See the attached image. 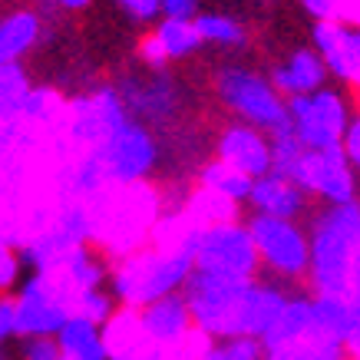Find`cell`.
Returning <instances> with one entry per match:
<instances>
[{
	"instance_id": "cell-1",
	"label": "cell",
	"mask_w": 360,
	"mask_h": 360,
	"mask_svg": "<svg viewBox=\"0 0 360 360\" xmlns=\"http://www.w3.org/2000/svg\"><path fill=\"white\" fill-rule=\"evenodd\" d=\"M307 241H311V268H307L311 295L347 297L354 262L360 255V198L347 205H321L311 212Z\"/></svg>"
},
{
	"instance_id": "cell-2",
	"label": "cell",
	"mask_w": 360,
	"mask_h": 360,
	"mask_svg": "<svg viewBox=\"0 0 360 360\" xmlns=\"http://www.w3.org/2000/svg\"><path fill=\"white\" fill-rule=\"evenodd\" d=\"M192 271L195 264H192L188 248L182 241H175L172 248L129 255L122 264H116L110 274V291L122 311H139L159 297L182 295Z\"/></svg>"
},
{
	"instance_id": "cell-3",
	"label": "cell",
	"mask_w": 360,
	"mask_h": 360,
	"mask_svg": "<svg viewBox=\"0 0 360 360\" xmlns=\"http://www.w3.org/2000/svg\"><path fill=\"white\" fill-rule=\"evenodd\" d=\"M179 241L188 248L195 271L219 274V278H235V281H255L258 271H262L251 231L238 219L195 225Z\"/></svg>"
},
{
	"instance_id": "cell-4",
	"label": "cell",
	"mask_w": 360,
	"mask_h": 360,
	"mask_svg": "<svg viewBox=\"0 0 360 360\" xmlns=\"http://www.w3.org/2000/svg\"><path fill=\"white\" fill-rule=\"evenodd\" d=\"M215 93L221 106L235 112L238 122H248L262 132H274L281 122H288V99L274 89L271 77H264L251 66L229 63L215 77Z\"/></svg>"
},
{
	"instance_id": "cell-5",
	"label": "cell",
	"mask_w": 360,
	"mask_h": 360,
	"mask_svg": "<svg viewBox=\"0 0 360 360\" xmlns=\"http://www.w3.org/2000/svg\"><path fill=\"white\" fill-rule=\"evenodd\" d=\"M245 225L258 251V264L271 274V281L307 284V268H311L307 225L291 219H268V215H251Z\"/></svg>"
},
{
	"instance_id": "cell-6",
	"label": "cell",
	"mask_w": 360,
	"mask_h": 360,
	"mask_svg": "<svg viewBox=\"0 0 360 360\" xmlns=\"http://www.w3.org/2000/svg\"><path fill=\"white\" fill-rule=\"evenodd\" d=\"M251 281H235V278H219V274L192 271L188 284L182 288L195 330L208 340H229L241 338L238 334V317L241 301Z\"/></svg>"
},
{
	"instance_id": "cell-7",
	"label": "cell",
	"mask_w": 360,
	"mask_h": 360,
	"mask_svg": "<svg viewBox=\"0 0 360 360\" xmlns=\"http://www.w3.org/2000/svg\"><path fill=\"white\" fill-rule=\"evenodd\" d=\"M350 116H354V106H350L347 93L330 86V83L324 89H317V93L288 99V126L295 129L301 146L311 149V153L340 146Z\"/></svg>"
},
{
	"instance_id": "cell-8",
	"label": "cell",
	"mask_w": 360,
	"mask_h": 360,
	"mask_svg": "<svg viewBox=\"0 0 360 360\" xmlns=\"http://www.w3.org/2000/svg\"><path fill=\"white\" fill-rule=\"evenodd\" d=\"M93 153L103 162V172L110 186H136L159 165V142L149 132V126L139 120H126L106 142H99Z\"/></svg>"
},
{
	"instance_id": "cell-9",
	"label": "cell",
	"mask_w": 360,
	"mask_h": 360,
	"mask_svg": "<svg viewBox=\"0 0 360 360\" xmlns=\"http://www.w3.org/2000/svg\"><path fill=\"white\" fill-rule=\"evenodd\" d=\"M20 338H56L70 314L73 301L53 274H27L13 295Z\"/></svg>"
},
{
	"instance_id": "cell-10",
	"label": "cell",
	"mask_w": 360,
	"mask_h": 360,
	"mask_svg": "<svg viewBox=\"0 0 360 360\" xmlns=\"http://www.w3.org/2000/svg\"><path fill=\"white\" fill-rule=\"evenodd\" d=\"M291 182L304 188L307 198H317L324 205H347L360 198V175L354 172L340 146L314 149V153L307 149Z\"/></svg>"
},
{
	"instance_id": "cell-11",
	"label": "cell",
	"mask_w": 360,
	"mask_h": 360,
	"mask_svg": "<svg viewBox=\"0 0 360 360\" xmlns=\"http://www.w3.org/2000/svg\"><path fill=\"white\" fill-rule=\"evenodd\" d=\"M126 120H129V110H126V103H122L120 89L99 86V89H93V93H86V96L73 99L66 132H70V142L86 153V149H96L99 142L110 139Z\"/></svg>"
},
{
	"instance_id": "cell-12",
	"label": "cell",
	"mask_w": 360,
	"mask_h": 360,
	"mask_svg": "<svg viewBox=\"0 0 360 360\" xmlns=\"http://www.w3.org/2000/svg\"><path fill=\"white\" fill-rule=\"evenodd\" d=\"M132 321H136V330L142 334V340L149 347L162 350V354H172V350H179L198 334L192 311H188L182 295L159 297L153 304L132 311Z\"/></svg>"
},
{
	"instance_id": "cell-13",
	"label": "cell",
	"mask_w": 360,
	"mask_h": 360,
	"mask_svg": "<svg viewBox=\"0 0 360 360\" xmlns=\"http://www.w3.org/2000/svg\"><path fill=\"white\" fill-rule=\"evenodd\" d=\"M314 53L324 60L328 73L340 83H350L360 73V27L344 20H321L311 30Z\"/></svg>"
},
{
	"instance_id": "cell-14",
	"label": "cell",
	"mask_w": 360,
	"mask_h": 360,
	"mask_svg": "<svg viewBox=\"0 0 360 360\" xmlns=\"http://www.w3.org/2000/svg\"><path fill=\"white\" fill-rule=\"evenodd\" d=\"M215 153H219V162L238 169L248 179H262L271 172V139H268V132L255 129L248 122L225 126L215 142Z\"/></svg>"
},
{
	"instance_id": "cell-15",
	"label": "cell",
	"mask_w": 360,
	"mask_h": 360,
	"mask_svg": "<svg viewBox=\"0 0 360 360\" xmlns=\"http://www.w3.org/2000/svg\"><path fill=\"white\" fill-rule=\"evenodd\" d=\"M116 89L129 116L139 122H165L179 110V89L162 70H153L146 79H122Z\"/></svg>"
},
{
	"instance_id": "cell-16",
	"label": "cell",
	"mask_w": 360,
	"mask_h": 360,
	"mask_svg": "<svg viewBox=\"0 0 360 360\" xmlns=\"http://www.w3.org/2000/svg\"><path fill=\"white\" fill-rule=\"evenodd\" d=\"M202 46V37L195 30V20H182V17H162L155 23V30L142 40L139 53L149 63V70H165V63L186 60Z\"/></svg>"
},
{
	"instance_id": "cell-17",
	"label": "cell",
	"mask_w": 360,
	"mask_h": 360,
	"mask_svg": "<svg viewBox=\"0 0 360 360\" xmlns=\"http://www.w3.org/2000/svg\"><path fill=\"white\" fill-rule=\"evenodd\" d=\"M307 202H311V198L304 195V188L295 186L291 179H284V175H278V172H268V175H262V179L251 182L248 205L255 215L301 221L307 212H311Z\"/></svg>"
},
{
	"instance_id": "cell-18",
	"label": "cell",
	"mask_w": 360,
	"mask_h": 360,
	"mask_svg": "<svg viewBox=\"0 0 360 360\" xmlns=\"http://www.w3.org/2000/svg\"><path fill=\"white\" fill-rule=\"evenodd\" d=\"M328 79H330L328 66L314 53V46H304V50L288 53L281 63L271 70V83L284 99H297V96H307V93H317V89L328 86Z\"/></svg>"
},
{
	"instance_id": "cell-19",
	"label": "cell",
	"mask_w": 360,
	"mask_h": 360,
	"mask_svg": "<svg viewBox=\"0 0 360 360\" xmlns=\"http://www.w3.org/2000/svg\"><path fill=\"white\" fill-rule=\"evenodd\" d=\"M311 330H317V324H314V295H311V291H291L281 317H278V324L262 338L264 357H274L278 350H284L288 344L307 338Z\"/></svg>"
},
{
	"instance_id": "cell-20",
	"label": "cell",
	"mask_w": 360,
	"mask_h": 360,
	"mask_svg": "<svg viewBox=\"0 0 360 360\" xmlns=\"http://www.w3.org/2000/svg\"><path fill=\"white\" fill-rule=\"evenodd\" d=\"M110 264L99 258L96 251L89 248V245H83V248H73L70 255L63 258V264L53 271V278L66 288V295H70V301L77 295H83V291H96V288H106V281H110Z\"/></svg>"
},
{
	"instance_id": "cell-21",
	"label": "cell",
	"mask_w": 360,
	"mask_h": 360,
	"mask_svg": "<svg viewBox=\"0 0 360 360\" xmlns=\"http://www.w3.org/2000/svg\"><path fill=\"white\" fill-rule=\"evenodd\" d=\"M56 344H60V354L66 360H110L112 357L106 330L77 314H70V321L60 328Z\"/></svg>"
},
{
	"instance_id": "cell-22",
	"label": "cell",
	"mask_w": 360,
	"mask_h": 360,
	"mask_svg": "<svg viewBox=\"0 0 360 360\" xmlns=\"http://www.w3.org/2000/svg\"><path fill=\"white\" fill-rule=\"evenodd\" d=\"M251 182H255V179L241 175L238 169H231V165L219 162V159L202 165V172H198V186H202V192H205L208 198H215V202L231 205V208L248 205Z\"/></svg>"
},
{
	"instance_id": "cell-23",
	"label": "cell",
	"mask_w": 360,
	"mask_h": 360,
	"mask_svg": "<svg viewBox=\"0 0 360 360\" xmlns=\"http://www.w3.org/2000/svg\"><path fill=\"white\" fill-rule=\"evenodd\" d=\"M37 37H40V20L30 11L11 13L7 20H0V70L17 63L37 44Z\"/></svg>"
},
{
	"instance_id": "cell-24",
	"label": "cell",
	"mask_w": 360,
	"mask_h": 360,
	"mask_svg": "<svg viewBox=\"0 0 360 360\" xmlns=\"http://www.w3.org/2000/svg\"><path fill=\"white\" fill-rule=\"evenodd\" d=\"M106 186H110V179H106L103 162H99V155L93 153V149H86L77 162L70 165V172H66V192H70V202H83V205H86L89 198H96Z\"/></svg>"
},
{
	"instance_id": "cell-25",
	"label": "cell",
	"mask_w": 360,
	"mask_h": 360,
	"mask_svg": "<svg viewBox=\"0 0 360 360\" xmlns=\"http://www.w3.org/2000/svg\"><path fill=\"white\" fill-rule=\"evenodd\" d=\"M268 360H354V357H350L344 340L330 338V334H321V330H311L307 338L288 344V347L278 350Z\"/></svg>"
},
{
	"instance_id": "cell-26",
	"label": "cell",
	"mask_w": 360,
	"mask_h": 360,
	"mask_svg": "<svg viewBox=\"0 0 360 360\" xmlns=\"http://www.w3.org/2000/svg\"><path fill=\"white\" fill-rule=\"evenodd\" d=\"M30 89V79L17 63L0 70V126L23 122V106H27Z\"/></svg>"
},
{
	"instance_id": "cell-27",
	"label": "cell",
	"mask_w": 360,
	"mask_h": 360,
	"mask_svg": "<svg viewBox=\"0 0 360 360\" xmlns=\"http://www.w3.org/2000/svg\"><path fill=\"white\" fill-rule=\"evenodd\" d=\"M195 30H198V37H202V44L221 46V50H238V46H245V27H241L235 17H225V13H198Z\"/></svg>"
},
{
	"instance_id": "cell-28",
	"label": "cell",
	"mask_w": 360,
	"mask_h": 360,
	"mask_svg": "<svg viewBox=\"0 0 360 360\" xmlns=\"http://www.w3.org/2000/svg\"><path fill=\"white\" fill-rule=\"evenodd\" d=\"M186 360H268L262 340L255 338H229V340H205L195 354Z\"/></svg>"
},
{
	"instance_id": "cell-29",
	"label": "cell",
	"mask_w": 360,
	"mask_h": 360,
	"mask_svg": "<svg viewBox=\"0 0 360 360\" xmlns=\"http://www.w3.org/2000/svg\"><path fill=\"white\" fill-rule=\"evenodd\" d=\"M73 314L77 317H86L89 324L96 328H110L116 314H120V301L112 297L110 288H96V291H83V295L73 297Z\"/></svg>"
},
{
	"instance_id": "cell-30",
	"label": "cell",
	"mask_w": 360,
	"mask_h": 360,
	"mask_svg": "<svg viewBox=\"0 0 360 360\" xmlns=\"http://www.w3.org/2000/svg\"><path fill=\"white\" fill-rule=\"evenodd\" d=\"M20 251L13 248V241L7 235H0V297H11V291L20 288V281L27 278Z\"/></svg>"
},
{
	"instance_id": "cell-31",
	"label": "cell",
	"mask_w": 360,
	"mask_h": 360,
	"mask_svg": "<svg viewBox=\"0 0 360 360\" xmlns=\"http://www.w3.org/2000/svg\"><path fill=\"white\" fill-rule=\"evenodd\" d=\"M53 112V93L50 89H30L27 106H23V122H46Z\"/></svg>"
},
{
	"instance_id": "cell-32",
	"label": "cell",
	"mask_w": 360,
	"mask_h": 360,
	"mask_svg": "<svg viewBox=\"0 0 360 360\" xmlns=\"http://www.w3.org/2000/svg\"><path fill=\"white\" fill-rule=\"evenodd\" d=\"M20 360H60L56 338H23Z\"/></svg>"
},
{
	"instance_id": "cell-33",
	"label": "cell",
	"mask_w": 360,
	"mask_h": 360,
	"mask_svg": "<svg viewBox=\"0 0 360 360\" xmlns=\"http://www.w3.org/2000/svg\"><path fill=\"white\" fill-rule=\"evenodd\" d=\"M340 149L347 155V162L354 165V172L360 175V112L357 110H354V116H350V122H347V132H344V139H340Z\"/></svg>"
},
{
	"instance_id": "cell-34",
	"label": "cell",
	"mask_w": 360,
	"mask_h": 360,
	"mask_svg": "<svg viewBox=\"0 0 360 360\" xmlns=\"http://www.w3.org/2000/svg\"><path fill=\"white\" fill-rule=\"evenodd\" d=\"M17 334H20V328H17V304H13V297H0V350L7 347Z\"/></svg>"
},
{
	"instance_id": "cell-35",
	"label": "cell",
	"mask_w": 360,
	"mask_h": 360,
	"mask_svg": "<svg viewBox=\"0 0 360 360\" xmlns=\"http://www.w3.org/2000/svg\"><path fill=\"white\" fill-rule=\"evenodd\" d=\"M116 4L122 7V13H126L129 20H139V23H149L162 13L159 0H116Z\"/></svg>"
},
{
	"instance_id": "cell-36",
	"label": "cell",
	"mask_w": 360,
	"mask_h": 360,
	"mask_svg": "<svg viewBox=\"0 0 360 360\" xmlns=\"http://www.w3.org/2000/svg\"><path fill=\"white\" fill-rule=\"evenodd\" d=\"M304 11L314 17V23L321 20H340V0H301Z\"/></svg>"
},
{
	"instance_id": "cell-37",
	"label": "cell",
	"mask_w": 360,
	"mask_h": 360,
	"mask_svg": "<svg viewBox=\"0 0 360 360\" xmlns=\"http://www.w3.org/2000/svg\"><path fill=\"white\" fill-rule=\"evenodd\" d=\"M165 17H182V20H195L198 0H159Z\"/></svg>"
},
{
	"instance_id": "cell-38",
	"label": "cell",
	"mask_w": 360,
	"mask_h": 360,
	"mask_svg": "<svg viewBox=\"0 0 360 360\" xmlns=\"http://www.w3.org/2000/svg\"><path fill=\"white\" fill-rule=\"evenodd\" d=\"M340 20L360 27V0H340Z\"/></svg>"
},
{
	"instance_id": "cell-39",
	"label": "cell",
	"mask_w": 360,
	"mask_h": 360,
	"mask_svg": "<svg viewBox=\"0 0 360 360\" xmlns=\"http://www.w3.org/2000/svg\"><path fill=\"white\" fill-rule=\"evenodd\" d=\"M347 301L354 307H360V255L354 262V274H350V288H347Z\"/></svg>"
},
{
	"instance_id": "cell-40",
	"label": "cell",
	"mask_w": 360,
	"mask_h": 360,
	"mask_svg": "<svg viewBox=\"0 0 360 360\" xmlns=\"http://www.w3.org/2000/svg\"><path fill=\"white\" fill-rule=\"evenodd\" d=\"M56 4H60V7H66V11H83L89 0H56Z\"/></svg>"
},
{
	"instance_id": "cell-41",
	"label": "cell",
	"mask_w": 360,
	"mask_h": 360,
	"mask_svg": "<svg viewBox=\"0 0 360 360\" xmlns=\"http://www.w3.org/2000/svg\"><path fill=\"white\" fill-rule=\"evenodd\" d=\"M0 360H7V354H4V350H0Z\"/></svg>"
},
{
	"instance_id": "cell-42",
	"label": "cell",
	"mask_w": 360,
	"mask_h": 360,
	"mask_svg": "<svg viewBox=\"0 0 360 360\" xmlns=\"http://www.w3.org/2000/svg\"><path fill=\"white\" fill-rule=\"evenodd\" d=\"M60 360H66V357H63V354H60Z\"/></svg>"
}]
</instances>
